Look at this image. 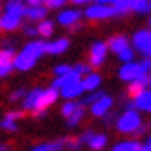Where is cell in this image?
<instances>
[{
  "label": "cell",
  "instance_id": "1",
  "mask_svg": "<svg viewBox=\"0 0 151 151\" xmlns=\"http://www.w3.org/2000/svg\"><path fill=\"white\" fill-rule=\"evenodd\" d=\"M83 15H85V19L88 20H107V19H112V17H118L116 9L112 7L111 4H105V2H100V0H92L87 7L85 11H83Z\"/></svg>",
  "mask_w": 151,
  "mask_h": 151
},
{
  "label": "cell",
  "instance_id": "2",
  "mask_svg": "<svg viewBox=\"0 0 151 151\" xmlns=\"http://www.w3.org/2000/svg\"><path fill=\"white\" fill-rule=\"evenodd\" d=\"M140 127H142V118L137 109H125L124 114L116 118V129L124 134L138 133Z\"/></svg>",
  "mask_w": 151,
  "mask_h": 151
},
{
  "label": "cell",
  "instance_id": "3",
  "mask_svg": "<svg viewBox=\"0 0 151 151\" xmlns=\"http://www.w3.org/2000/svg\"><path fill=\"white\" fill-rule=\"evenodd\" d=\"M131 44L142 57H151V28H140L133 33Z\"/></svg>",
  "mask_w": 151,
  "mask_h": 151
},
{
  "label": "cell",
  "instance_id": "4",
  "mask_svg": "<svg viewBox=\"0 0 151 151\" xmlns=\"http://www.w3.org/2000/svg\"><path fill=\"white\" fill-rule=\"evenodd\" d=\"M83 17H85V15H83V11H79L78 7L74 6V7H63V9H59L55 20H57L59 26L70 29V28H74V26H78Z\"/></svg>",
  "mask_w": 151,
  "mask_h": 151
},
{
  "label": "cell",
  "instance_id": "5",
  "mask_svg": "<svg viewBox=\"0 0 151 151\" xmlns=\"http://www.w3.org/2000/svg\"><path fill=\"white\" fill-rule=\"evenodd\" d=\"M109 54V46L107 42L103 41H94L88 48V63L92 65V68H100V66L105 63Z\"/></svg>",
  "mask_w": 151,
  "mask_h": 151
},
{
  "label": "cell",
  "instance_id": "6",
  "mask_svg": "<svg viewBox=\"0 0 151 151\" xmlns=\"http://www.w3.org/2000/svg\"><path fill=\"white\" fill-rule=\"evenodd\" d=\"M142 76H146V72L142 70V66H140V61H127L124 63L122 66H120V70H118V78L125 81V83H131L134 79H138L142 78Z\"/></svg>",
  "mask_w": 151,
  "mask_h": 151
},
{
  "label": "cell",
  "instance_id": "7",
  "mask_svg": "<svg viewBox=\"0 0 151 151\" xmlns=\"http://www.w3.org/2000/svg\"><path fill=\"white\" fill-rule=\"evenodd\" d=\"M13 57H15V46H0V78H6L15 70Z\"/></svg>",
  "mask_w": 151,
  "mask_h": 151
},
{
  "label": "cell",
  "instance_id": "8",
  "mask_svg": "<svg viewBox=\"0 0 151 151\" xmlns=\"http://www.w3.org/2000/svg\"><path fill=\"white\" fill-rule=\"evenodd\" d=\"M37 61H39L37 57L28 54L26 50H20L19 54H15V57H13V66H15V70H19V72H28L37 65Z\"/></svg>",
  "mask_w": 151,
  "mask_h": 151
},
{
  "label": "cell",
  "instance_id": "9",
  "mask_svg": "<svg viewBox=\"0 0 151 151\" xmlns=\"http://www.w3.org/2000/svg\"><path fill=\"white\" fill-rule=\"evenodd\" d=\"M22 24H24V17L22 15H15L9 11H4L0 15V28L4 32H15V29L22 28Z\"/></svg>",
  "mask_w": 151,
  "mask_h": 151
},
{
  "label": "cell",
  "instance_id": "10",
  "mask_svg": "<svg viewBox=\"0 0 151 151\" xmlns=\"http://www.w3.org/2000/svg\"><path fill=\"white\" fill-rule=\"evenodd\" d=\"M48 7L44 6V4H32V6H26V9H24V20L28 22H41L42 19H46L48 17Z\"/></svg>",
  "mask_w": 151,
  "mask_h": 151
},
{
  "label": "cell",
  "instance_id": "11",
  "mask_svg": "<svg viewBox=\"0 0 151 151\" xmlns=\"http://www.w3.org/2000/svg\"><path fill=\"white\" fill-rule=\"evenodd\" d=\"M85 92V88H83V83H81V78L78 79H72L70 83H66L65 87L59 88V94H61L65 100H78V98Z\"/></svg>",
  "mask_w": 151,
  "mask_h": 151
},
{
  "label": "cell",
  "instance_id": "12",
  "mask_svg": "<svg viewBox=\"0 0 151 151\" xmlns=\"http://www.w3.org/2000/svg\"><path fill=\"white\" fill-rule=\"evenodd\" d=\"M112 103H114L112 98L107 96V94H103L100 100H96L92 105H90V112H92V116H96V118H103L112 109Z\"/></svg>",
  "mask_w": 151,
  "mask_h": 151
},
{
  "label": "cell",
  "instance_id": "13",
  "mask_svg": "<svg viewBox=\"0 0 151 151\" xmlns=\"http://www.w3.org/2000/svg\"><path fill=\"white\" fill-rule=\"evenodd\" d=\"M68 48H70L68 37H57V39L46 41V54H50V55H61Z\"/></svg>",
  "mask_w": 151,
  "mask_h": 151
},
{
  "label": "cell",
  "instance_id": "14",
  "mask_svg": "<svg viewBox=\"0 0 151 151\" xmlns=\"http://www.w3.org/2000/svg\"><path fill=\"white\" fill-rule=\"evenodd\" d=\"M107 46H109V52H112L114 55H118L122 50H125L127 46H131V41L127 39L125 35L116 33V35H112L111 39L107 41Z\"/></svg>",
  "mask_w": 151,
  "mask_h": 151
},
{
  "label": "cell",
  "instance_id": "15",
  "mask_svg": "<svg viewBox=\"0 0 151 151\" xmlns=\"http://www.w3.org/2000/svg\"><path fill=\"white\" fill-rule=\"evenodd\" d=\"M133 103L137 111L151 112V88H144L137 98H133Z\"/></svg>",
  "mask_w": 151,
  "mask_h": 151
},
{
  "label": "cell",
  "instance_id": "16",
  "mask_svg": "<svg viewBox=\"0 0 151 151\" xmlns=\"http://www.w3.org/2000/svg\"><path fill=\"white\" fill-rule=\"evenodd\" d=\"M22 116V112L20 111H11V112H7V114L0 120V129H4V131H17L19 129V125L15 124L17 120Z\"/></svg>",
  "mask_w": 151,
  "mask_h": 151
},
{
  "label": "cell",
  "instance_id": "17",
  "mask_svg": "<svg viewBox=\"0 0 151 151\" xmlns=\"http://www.w3.org/2000/svg\"><path fill=\"white\" fill-rule=\"evenodd\" d=\"M147 85H149V74L142 76V78L134 79V81H131V83H129V87H127V94H129V96H131V100H133V98H137V96H138Z\"/></svg>",
  "mask_w": 151,
  "mask_h": 151
},
{
  "label": "cell",
  "instance_id": "18",
  "mask_svg": "<svg viewBox=\"0 0 151 151\" xmlns=\"http://www.w3.org/2000/svg\"><path fill=\"white\" fill-rule=\"evenodd\" d=\"M81 83H83V88H85V92H92V90H98L101 85V76L98 72H90L87 76H83L81 78Z\"/></svg>",
  "mask_w": 151,
  "mask_h": 151
},
{
  "label": "cell",
  "instance_id": "19",
  "mask_svg": "<svg viewBox=\"0 0 151 151\" xmlns=\"http://www.w3.org/2000/svg\"><path fill=\"white\" fill-rule=\"evenodd\" d=\"M37 32H39V37L41 39H50L52 35H54V32H55V22L54 20H50L48 17L46 19H42L41 22H37Z\"/></svg>",
  "mask_w": 151,
  "mask_h": 151
},
{
  "label": "cell",
  "instance_id": "20",
  "mask_svg": "<svg viewBox=\"0 0 151 151\" xmlns=\"http://www.w3.org/2000/svg\"><path fill=\"white\" fill-rule=\"evenodd\" d=\"M26 2L24 0H6L4 2V11H9L15 15H22L24 17V9H26Z\"/></svg>",
  "mask_w": 151,
  "mask_h": 151
},
{
  "label": "cell",
  "instance_id": "21",
  "mask_svg": "<svg viewBox=\"0 0 151 151\" xmlns=\"http://www.w3.org/2000/svg\"><path fill=\"white\" fill-rule=\"evenodd\" d=\"M78 78H81V76L78 74V72H74V68L68 72V74H63V76H55V79L52 81V85L50 87H54V88H61V87H65L66 83H70L72 79H78Z\"/></svg>",
  "mask_w": 151,
  "mask_h": 151
},
{
  "label": "cell",
  "instance_id": "22",
  "mask_svg": "<svg viewBox=\"0 0 151 151\" xmlns=\"http://www.w3.org/2000/svg\"><path fill=\"white\" fill-rule=\"evenodd\" d=\"M100 2L111 4L116 9L118 17H120V15H127V13L131 11V0H100Z\"/></svg>",
  "mask_w": 151,
  "mask_h": 151
},
{
  "label": "cell",
  "instance_id": "23",
  "mask_svg": "<svg viewBox=\"0 0 151 151\" xmlns=\"http://www.w3.org/2000/svg\"><path fill=\"white\" fill-rule=\"evenodd\" d=\"M131 11L138 15H151V0H134L131 2Z\"/></svg>",
  "mask_w": 151,
  "mask_h": 151
},
{
  "label": "cell",
  "instance_id": "24",
  "mask_svg": "<svg viewBox=\"0 0 151 151\" xmlns=\"http://www.w3.org/2000/svg\"><path fill=\"white\" fill-rule=\"evenodd\" d=\"M63 147H65V138L63 140H55V142H48V144L35 146L33 149H29V151H61Z\"/></svg>",
  "mask_w": 151,
  "mask_h": 151
},
{
  "label": "cell",
  "instance_id": "25",
  "mask_svg": "<svg viewBox=\"0 0 151 151\" xmlns=\"http://www.w3.org/2000/svg\"><path fill=\"white\" fill-rule=\"evenodd\" d=\"M83 105V101H76V100H66V103H63V107H61V114L65 118H68L72 116L76 111H78L79 107Z\"/></svg>",
  "mask_w": 151,
  "mask_h": 151
},
{
  "label": "cell",
  "instance_id": "26",
  "mask_svg": "<svg viewBox=\"0 0 151 151\" xmlns=\"http://www.w3.org/2000/svg\"><path fill=\"white\" fill-rule=\"evenodd\" d=\"M105 144H107V137L105 134H92V138L88 140V147L92 149V151H100L105 147Z\"/></svg>",
  "mask_w": 151,
  "mask_h": 151
},
{
  "label": "cell",
  "instance_id": "27",
  "mask_svg": "<svg viewBox=\"0 0 151 151\" xmlns=\"http://www.w3.org/2000/svg\"><path fill=\"white\" fill-rule=\"evenodd\" d=\"M142 144L137 140H127V142H120L112 147V151H140Z\"/></svg>",
  "mask_w": 151,
  "mask_h": 151
},
{
  "label": "cell",
  "instance_id": "28",
  "mask_svg": "<svg viewBox=\"0 0 151 151\" xmlns=\"http://www.w3.org/2000/svg\"><path fill=\"white\" fill-rule=\"evenodd\" d=\"M83 116H85V103H83L81 107H79V109L72 114V116L66 118V125H68V127H76V125H78L81 120H83Z\"/></svg>",
  "mask_w": 151,
  "mask_h": 151
},
{
  "label": "cell",
  "instance_id": "29",
  "mask_svg": "<svg viewBox=\"0 0 151 151\" xmlns=\"http://www.w3.org/2000/svg\"><path fill=\"white\" fill-rule=\"evenodd\" d=\"M134 54H137V52H134V48H133V44L131 46H127L125 50H122L118 54V59L122 63H127V61H134Z\"/></svg>",
  "mask_w": 151,
  "mask_h": 151
},
{
  "label": "cell",
  "instance_id": "30",
  "mask_svg": "<svg viewBox=\"0 0 151 151\" xmlns=\"http://www.w3.org/2000/svg\"><path fill=\"white\" fill-rule=\"evenodd\" d=\"M22 32H24V35L29 37V39H35V37H39V32H37V24H35V22L22 24Z\"/></svg>",
  "mask_w": 151,
  "mask_h": 151
},
{
  "label": "cell",
  "instance_id": "31",
  "mask_svg": "<svg viewBox=\"0 0 151 151\" xmlns=\"http://www.w3.org/2000/svg\"><path fill=\"white\" fill-rule=\"evenodd\" d=\"M66 4H68V0H44V6L48 7V9H63V7H66Z\"/></svg>",
  "mask_w": 151,
  "mask_h": 151
},
{
  "label": "cell",
  "instance_id": "32",
  "mask_svg": "<svg viewBox=\"0 0 151 151\" xmlns=\"http://www.w3.org/2000/svg\"><path fill=\"white\" fill-rule=\"evenodd\" d=\"M72 68H74V72H78L81 78H83V76H87V74L92 72V65H90V63H88V65H87V63H76Z\"/></svg>",
  "mask_w": 151,
  "mask_h": 151
},
{
  "label": "cell",
  "instance_id": "33",
  "mask_svg": "<svg viewBox=\"0 0 151 151\" xmlns=\"http://www.w3.org/2000/svg\"><path fill=\"white\" fill-rule=\"evenodd\" d=\"M103 94H105V92H101V90H92V92H90L88 96L83 98V103H85V105H92L96 100H100Z\"/></svg>",
  "mask_w": 151,
  "mask_h": 151
},
{
  "label": "cell",
  "instance_id": "34",
  "mask_svg": "<svg viewBox=\"0 0 151 151\" xmlns=\"http://www.w3.org/2000/svg\"><path fill=\"white\" fill-rule=\"evenodd\" d=\"M70 70H72V66H70V65L61 63V65L54 66V76H63V74H68Z\"/></svg>",
  "mask_w": 151,
  "mask_h": 151
},
{
  "label": "cell",
  "instance_id": "35",
  "mask_svg": "<svg viewBox=\"0 0 151 151\" xmlns=\"http://www.w3.org/2000/svg\"><path fill=\"white\" fill-rule=\"evenodd\" d=\"M65 146L68 147V149H79V146H81V138H70V137H66L65 138Z\"/></svg>",
  "mask_w": 151,
  "mask_h": 151
},
{
  "label": "cell",
  "instance_id": "36",
  "mask_svg": "<svg viewBox=\"0 0 151 151\" xmlns=\"http://www.w3.org/2000/svg\"><path fill=\"white\" fill-rule=\"evenodd\" d=\"M24 96H26V90L24 88H17V90H13L9 94V100L11 101H20V100H24Z\"/></svg>",
  "mask_w": 151,
  "mask_h": 151
},
{
  "label": "cell",
  "instance_id": "37",
  "mask_svg": "<svg viewBox=\"0 0 151 151\" xmlns=\"http://www.w3.org/2000/svg\"><path fill=\"white\" fill-rule=\"evenodd\" d=\"M140 66H142V70L146 74H151V57H142Z\"/></svg>",
  "mask_w": 151,
  "mask_h": 151
},
{
  "label": "cell",
  "instance_id": "38",
  "mask_svg": "<svg viewBox=\"0 0 151 151\" xmlns=\"http://www.w3.org/2000/svg\"><path fill=\"white\" fill-rule=\"evenodd\" d=\"M68 2H70L72 6H76V7H81V6H88L92 0H68Z\"/></svg>",
  "mask_w": 151,
  "mask_h": 151
},
{
  "label": "cell",
  "instance_id": "39",
  "mask_svg": "<svg viewBox=\"0 0 151 151\" xmlns=\"http://www.w3.org/2000/svg\"><path fill=\"white\" fill-rule=\"evenodd\" d=\"M140 151H151V138H147V142L140 147Z\"/></svg>",
  "mask_w": 151,
  "mask_h": 151
},
{
  "label": "cell",
  "instance_id": "40",
  "mask_svg": "<svg viewBox=\"0 0 151 151\" xmlns=\"http://www.w3.org/2000/svg\"><path fill=\"white\" fill-rule=\"evenodd\" d=\"M24 2L28 6H32V4H44V0H24Z\"/></svg>",
  "mask_w": 151,
  "mask_h": 151
},
{
  "label": "cell",
  "instance_id": "41",
  "mask_svg": "<svg viewBox=\"0 0 151 151\" xmlns=\"http://www.w3.org/2000/svg\"><path fill=\"white\" fill-rule=\"evenodd\" d=\"M0 151H9V147H7L6 144H0Z\"/></svg>",
  "mask_w": 151,
  "mask_h": 151
},
{
  "label": "cell",
  "instance_id": "42",
  "mask_svg": "<svg viewBox=\"0 0 151 151\" xmlns=\"http://www.w3.org/2000/svg\"><path fill=\"white\" fill-rule=\"evenodd\" d=\"M147 26L151 28V15H149V19H147Z\"/></svg>",
  "mask_w": 151,
  "mask_h": 151
},
{
  "label": "cell",
  "instance_id": "43",
  "mask_svg": "<svg viewBox=\"0 0 151 151\" xmlns=\"http://www.w3.org/2000/svg\"><path fill=\"white\" fill-rule=\"evenodd\" d=\"M2 9H4V4H2V2H0V11H2Z\"/></svg>",
  "mask_w": 151,
  "mask_h": 151
},
{
  "label": "cell",
  "instance_id": "44",
  "mask_svg": "<svg viewBox=\"0 0 151 151\" xmlns=\"http://www.w3.org/2000/svg\"><path fill=\"white\" fill-rule=\"evenodd\" d=\"M149 87H151V74H149Z\"/></svg>",
  "mask_w": 151,
  "mask_h": 151
},
{
  "label": "cell",
  "instance_id": "45",
  "mask_svg": "<svg viewBox=\"0 0 151 151\" xmlns=\"http://www.w3.org/2000/svg\"><path fill=\"white\" fill-rule=\"evenodd\" d=\"M0 2H2V4H4V2H6V0H0Z\"/></svg>",
  "mask_w": 151,
  "mask_h": 151
},
{
  "label": "cell",
  "instance_id": "46",
  "mask_svg": "<svg viewBox=\"0 0 151 151\" xmlns=\"http://www.w3.org/2000/svg\"><path fill=\"white\" fill-rule=\"evenodd\" d=\"M0 29H2V28H0Z\"/></svg>",
  "mask_w": 151,
  "mask_h": 151
}]
</instances>
